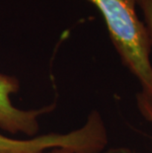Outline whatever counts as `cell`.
I'll return each instance as SVG.
<instances>
[{
    "label": "cell",
    "instance_id": "8992f818",
    "mask_svg": "<svg viewBox=\"0 0 152 153\" xmlns=\"http://www.w3.org/2000/svg\"><path fill=\"white\" fill-rule=\"evenodd\" d=\"M44 153H74L67 149H62V148H56V149H51L50 151H46Z\"/></svg>",
    "mask_w": 152,
    "mask_h": 153
},
{
    "label": "cell",
    "instance_id": "5b68a950",
    "mask_svg": "<svg viewBox=\"0 0 152 153\" xmlns=\"http://www.w3.org/2000/svg\"><path fill=\"white\" fill-rule=\"evenodd\" d=\"M136 4L139 6L144 14L146 27L152 42V0H136Z\"/></svg>",
    "mask_w": 152,
    "mask_h": 153
},
{
    "label": "cell",
    "instance_id": "3957f363",
    "mask_svg": "<svg viewBox=\"0 0 152 153\" xmlns=\"http://www.w3.org/2000/svg\"><path fill=\"white\" fill-rule=\"evenodd\" d=\"M18 90L19 81L15 77L0 73V128L13 134L23 133L34 136L40 128L39 118L53 107L31 111L18 109L10 99Z\"/></svg>",
    "mask_w": 152,
    "mask_h": 153
},
{
    "label": "cell",
    "instance_id": "277c9868",
    "mask_svg": "<svg viewBox=\"0 0 152 153\" xmlns=\"http://www.w3.org/2000/svg\"><path fill=\"white\" fill-rule=\"evenodd\" d=\"M136 106L139 110L142 117L152 123V98L147 96L143 92L137 93L136 95Z\"/></svg>",
    "mask_w": 152,
    "mask_h": 153
},
{
    "label": "cell",
    "instance_id": "6da1fadb",
    "mask_svg": "<svg viewBox=\"0 0 152 153\" xmlns=\"http://www.w3.org/2000/svg\"><path fill=\"white\" fill-rule=\"evenodd\" d=\"M104 18L122 61L139 82L141 92L152 98L151 39L135 10L136 0H89Z\"/></svg>",
    "mask_w": 152,
    "mask_h": 153
},
{
    "label": "cell",
    "instance_id": "7a4b0ae2",
    "mask_svg": "<svg viewBox=\"0 0 152 153\" xmlns=\"http://www.w3.org/2000/svg\"><path fill=\"white\" fill-rule=\"evenodd\" d=\"M101 134L97 126L86 122L80 128L67 133H50L32 138L17 139L0 133V153H44L62 148L74 153H97Z\"/></svg>",
    "mask_w": 152,
    "mask_h": 153
}]
</instances>
